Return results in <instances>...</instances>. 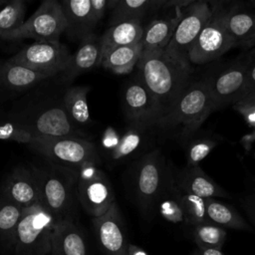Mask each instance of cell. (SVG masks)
<instances>
[{
	"label": "cell",
	"instance_id": "obj_1",
	"mask_svg": "<svg viewBox=\"0 0 255 255\" xmlns=\"http://www.w3.org/2000/svg\"><path fill=\"white\" fill-rule=\"evenodd\" d=\"M136 67L138 79L157 102L162 120L190 84V64L177 61L162 50L141 54Z\"/></svg>",
	"mask_w": 255,
	"mask_h": 255
},
{
	"label": "cell",
	"instance_id": "obj_2",
	"mask_svg": "<svg viewBox=\"0 0 255 255\" xmlns=\"http://www.w3.org/2000/svg\"><path fill=\"white\" fill-rule=\"evenodd\" d=\"M216 110L208 81L190 83L170 112L157 125L186 139L198 130L207 117Z\"/></svg>",
	"mask_w": 255,
	"mask_h": 255
},
{
	"label": "cell",
	"instance_id": "obj_3",
	"mask_svg": "<svg viewBox=\"0 0 255 255\" xmlns=\"http://www.w3.org/2000/svg\"><path fill=\"white\" fill-rule=\"evenodd\" d=\"M32 168L39 185L40 203L57 221H73L78 172L54 163Z\"/></svg>",
	"mask_w": 255,
	"mask_h": 255
},
{
	"label": "cell",
	"instance_id": "obj_4",
	"mask_svg": "<svg viewBox=\"0 0 255 255\" xmlns=\"http://www.w3.org/2000/svg\"><path fill=\"white\" fill-rule=\"evenodd\" d=\"M57 220L40 203L24 208L17 227L15 255H51Z\"/></svg>",
	"mask_w": 255,
	"mask_h": 255
},
{
	"label": "cell",
	"instance_id": "obj_5",
	"mask_svg": "<svg viewBox=\"0 0 255 255\" xmlns=\"http://www.w3.org/2000/svg\"><path fill=\"white\" fill-rule=\"evenodd\" d=\"M170 164L159 149L145 153L136 163L133 190L141 213L148 217L156 211V203L163 188Z\"/></svg>",
	"mask_w": 255,
	"mask_h": 255
},
{
	"label": "cell",
	"instance_id": "obj_6",
	"mask_svg": "<svg viewBox=\"0 0 255 255\" xmlns=\"http://www.w3.org/2000/svg\"><path fill=\"white\" fill-rule=\"evenodd\" d=\"M51 163L79 171L88 163H100L95 144L83 137H37L29 144Z\"/></svg>",
	"mask_w": 255,
	"mask_h": 255
},
{
	"label": "cell",
	"instance_id": "obj_7",
	"mask_svg": "<svg viewBox=\"0 0 255 255\" xmlns=\"http://www.w3.org/2000/svg\"><path fill=\"white\" fill-rule=\"evenodd\" d=\"M66 28L67 22L61 3L57 0H45L17 30L3 35L0 39L5 41L24 39L59 41L60 36L66 32Z\"/></svg>",
	"mask_w": 255,
	"mask_h": 255
},
{
	"label": "cell",
	"instance_id": "obj_8",
	"mask_svg": "<svg viewBox=\"0 0 255 255\" xmlns=\"http://www.w3.org/2000/svg\"><path fill=\"white\" fill-rule=\"evenodd\" d=\"M77 197L93 218L106 213L116 202L110 179L97 163H88L78 171Z\"/></svg>",
	"mask_w": 255,
	"mask_h": 255
},
{
	"label": "cell",
	"instance_id": "obj_9",
	"mask_svg": "<svg viewBox=\"0 0 255 255\" xmlns=\"http://www.w3.org/2000/svg\"><path fill=\"white\" fill-rule=\"evenodd\" d=\"M226 16L227 12L221 8H213L210 19L188 52L189 64L208 63L235 46L226 27Z\"/></svg>",
	"mask_w": 255,
	"mask_h": 255
},
{
	"label": "cell",
	"instance_id": "obj_10",
	"mask_svg": "<svg viewBox=\"0 0 255 255\" xmlns=\"http://www.w3.org/2000/svg\"><path fill=\"white\" fill-rule=\"evenodd\" d=\"M212 13L213 8L205 1H194L186 7L164 52L177 61L189 63L188 52Z\"/></svg>",
	"mask_w": 255,
	"mask_h": 255
},
{
	"label": "cell",
	"instance_id": "obj_11",
	"mask_svg": "<svg viewBox=\"0 0 255 255\" xmlns=\"http://www.w3.org/2000/svg\"><path fill=\"white\" fill-rule=\"evenodd\" d=\"M70 58V52L60 41H35L10 60L34 71L54 76L66 70Z\"/></svg>",
	"mask_w": 255,
	"mask_h": 255
},
{
	"label": "cell",
	"instance_id": "obj_12",
	"mask_svg": "<svg viewBox=\"0 0 255 255\" xmlns=\"http://www.w3.org/2000/svg\"><path fill=\"white\" fill-rule=\"evenodd\" d=\"M117 0H64L61 2L67 22L66 33L72 39L82 40L93 34L98 22Z\"/></svg>",
	"mask_w": 255,
	"mask_h": 255
},
{
	"label": "cell",
	"instance_id": "obj_13",
	"mask_svg": "<svg viewBox=\"0 0 255 255\" xmlns=\"http://www.w3.org/2000/svg\"><path fill=\"white\" fill-rule=\"evenodd\" d=\"M123 104L126 116L133 124L157 126L162 118L157 102L138 78L127 85Z\"/></svg>",
	"mask_w": 255,
	"mask_h": 255
},
{
	"label": "cell",
	"instance_id": "obj_14",
	"mask_svg": "<svg viewBox=\"0 0 255 255\" xmlns=\"http://www.w3.org/2000/svg\"><path fill=\"white\" fill-rule=\"evenodd\" d=\"M99 245L106 255H128V243L117 202L99 217L93 218Z\"/></svg>",
	"mask_w": 255,
	"mask_h": 255
},
{
	"label": "cell",
	"instance_id": "obj_15",
	"mask_svg": "<svg viewBox=\"0 0 255 255\" xmlns=\"http://www.w3.org/2000/svg\"><path fill=\"white\" fill-rule=\"evenodd\" d=\"M19 125L36 137H82V133L72 124L63 105L47 108L30 123Z\"/></svg>",
	"mask_w": 255,
	"mask_h": 255
},
{
	"label": "cell",
	"instance_id": "obj_16",
	"mask_svg": "<svg viewBox=\"0 0 255 255\" xmlns=\"http://www.w3.org/2000/svg\"><path fill=\"white\" fill-rule=\"evenodd\" d=\"M248 68L249 64L235 65L208 81L216 109L230 103L235 104L247 95Z\"/></svg>",
	"mask_w": 255,
	"mask_h": 255
},
{
	"label": "cell",
	"instance_id": "obj_17",
	"mask_svg": "<svg viewBox=\"0 0 255 255\" xmlns=\"http://www.w3.org/2000/svg\"><path fill=\"white\" fill-rule=\"evenodd\" d=\"M1 194L22 208L40 202L39 185L33 168L18 166L13 169L4 181Z\"/></svg>",
	"mask_w": 255,
	"mask_h": 255
},
{
	"label": "cell",
	"instance_id": "obj_18",
	"mask_svg": "<svg viewBox=\"0 0 255 255\" xmlns=\"http://www.w3.org/2000/svg\"><path fill=\"white\" fill-rule=\"evenodd\" d=\"M103 59L102 36L90 34L81 40L77 51L71 55L64 73L65 81L71 82L78 76L90 72L100 65Z\"/></svg>",
	"mask_w": 255,
	"mask_h": 255
},
{
	"label": "cell",
	"instance_id": "obj_19",
	"mask_svg": "<svg viewBox=\"0 0 255 255\" xmlns=\"http://www.w3.org/2000/svg\"><path fill=\"white\" fill-rule=\"evenodd\" d=\"M177 186L188 193L194 194L201 198H230V194L217 184L199 165L185 166L175 172Z\"/></svg>",
	"mask_w": 255,
	"mask_h": 255
},
{
	"label": "cell",
	"instance_id": "obj_20",
	"mask_svg": "<svg viewBox=\"0 0 255 255\" xmlns=\"http://www.w3.org/2000/svg\"><path fill=\"white\" fill-rule=\"evenodd\" d=\"M51 255H88L84 235L74 221H57L52 236Z\"/></svg>",
	"mask_w": 255,
	"mask_h": 255
},
{
	"label": "cell",
	"instance_id": "obj_21",
	"mask_svg": "<svg viewBox=\"0 0 255 255\" xmlns=\"http://www.w3.org/2000/svg\"><path fill=\"white\" fill-rule=\"evenodd\" d=\"M51 76L34 71L8 59L0 64V89L5 91H23L32 88Z\"/></svg>",
	"mask_w": 255,
	"mask_h": 255
},
{
	"label": "cell",
	"instance_id": "obj_22",
	"mask_svg": "<svg viewBox=\"0 0 255 255\" xmlns=\"http://www.w3.org/2000/svg\"><path fill=\"white\" fill-rule=\"evenodd\" d=\"M175 11V17L153 20L143 28V34L140 41L142 49L141 54L165 50L183 13V10Z\"/></svg>",
	"mask_w": 255,
	"mask_h": 255
},
{
	"label": "cell",
	"instance_id": "obj_23",
	"mask_svg": "<svg viewBox=\"0 0 255 255\" xmlns=\"http://www.w3.org/2000/svg\"><path fill=\"white\" fill-rule=\"evenodd\" d=\"M142 34L141 20H130L113 25L102 36L103 54L119 47L138 44Z\"/></svg>",
	"mask_w": 255,
	"mask_h": 255
},
{
	"label": "cell",
	"instance_id": "obj_24",
	"mask_svg": "<svg viewBox=\"0 0 255 255\" xmlns=\"http://www.w3.org/2000/svg\"><path fill=\"white\" fill-rule=\"evenodd\" d=\"M207 220L222 228H231L243 231H252L250 224L231 205L215 198L205 199Z\"/></svg>",
	"mask_w": 255,
	"mask_h": 255
},
{
	"label": "cell",
	"instance_id": "obj_25",
	"mask_svg": "<svg viewBox=\"0 0 255 255\" xmlns=\"http://www.w3.org/2000/svg\"><path fill=\"white\" fill-rule=\"evenodd\" d=\"M24 208L0 195V248L14 250L17 227Z\"/></svg>",
	"mask_w": 255,
	"mask_h": 255
},
{
	"label": "cell",
	"instance_id": "obj_26",
	"mask_svg": "<svg viewBox=\"0 0 255 255\" xmlns=\"http://www.w3.org/2000/svg\"><path fill=\"white\" fill-rule=\"evenodd\" d=\"M141 51L140 43L112 49L103 54L102 66L119 75L128 74L137 65Z\"/></svg>",
	"mask_w": 255,
	"mask_h": 255
},
{
	"label": "cell",
	"instance_id": "obj_27",
	"mask_svg": "<svg viewBox=\"0 0 255 255\" xmlns=\"http://www.w3.org/2000/svg\"><path fill=\"white\" fill-rule=\"evenodd\" d=\"M90 89L89 86H75L68 89L64 95L63 106L77 128L86 126L91 121L87 100Z\"/></svg>",
	"mask_w": 255,
	"mask_h": 255
},
{
	"label": "cell",
	"instance_id": "obj_28",
	"mask_svg": "<svg viewBox=\"0 0 255 255\" xmlns=\"http://www.w3.org/2000/svg\"><path fill=\"white\" fill-rule=\"evenodd\" d=\"M164 4L163 0H117L112 9L111 24L113 26L121 22L141 20L148 11L163 8Z\"/></svg>",
	"mask_w": 255,
	"mask_h": 255
},
{
	"label": "cell",
	"instance_id": "obj_29",
	"mask_svg": "<svg viewBox=\"0 0 255 255\" xmlns=\"http://www.w3.org/2000/svg\"><path fill=\"white\" fill-rule=\"evenodd\" d=\"M226 27L235 46L244 45L255 34V14L242 11H228Z\"/></svg>",
	"mask_w": 255,
	"mask_h": 255
},
{
	"label": "cell",
	"instance_id": "obj_30",
	"mask_svg": "<svg viewBox=\"0 0 255 255\" xmlns=\"http://www.w3.org/2000/svg\"><path fill=\"white\" fill-rule=\"evenodd\" d=\"M136 128L128 129L112 149L111 157L113 160H122L129 157L143 144L144 130L147 126L135 124Z\"/></svg>",
	"mask_w": 255,
	"mask_h": 255
},
{
	"label": "cell",
	"instance_id": "obj_31",
	"mask_svg": "<svg viewBox=\"0 0 255 255\" xmlns=\"http://www.w3.org/2000/svg\"><path fill=\"white\" fill-rule=\"evenodd\" d=\"M193 239L198 248L221 249L225 242L226 230L211 222H204L192 226Z\"/></svg>",
	"mask_w": 255,
	"mask_h": 255
},
{
	"label": "cell",
	"instance_id": "obj_32",
	"mask_svg": "<svg viewBox=\"0 0 255 255\" xmlns=\"http://www.w3.org/2000/svg\"><path fill=\"white\" fill-rule=\"evenodd\" d=\"M179 200L184 211L186 224L191 225L192 227L200 223L209 222L206 217L204 198L188 193L179 188Z\"/></svg>",
	"mask_w": 255,
	"mask_h": 255
},
{
	"label": "cell",
	"instance_id": "obj_33",
	"mask_svg": "<svg viewBox=\"0 0 255 255\" xmlns=\"http://www.w3.org/2000/svg\"><path fill=\"white\" fill-rule=\"evenodd\" d=\"M25 9L23 0H12L0 9V38L17 30L24 23Z\"/></svg>",
	"mask_w": 255,
	"mask_h": 255
},
{
	"label": "cell",
	"instance_id": "obj_34",
	"mask_svg": "<svg viewBox=\"0 0 255 255\" xmlns=\"http://www.w3.org/2000/svg\"><path fill=\"white\" fill-rule=\"evenodd\" d=\"M217 144L218 142L210 137H198L191 140L186 147V165H198Z\"/></svg>",
	"mask_w": 255,
	"mask_h": 255
},
{
	"label": "cell",
	"instance_id": "obj_35",
	"mask_svg": "<svg viewBox=\"0 0 255 255\" xmlns=\"http://www.w3.org/2000/svg\"><path fill=\"white\" fill-rule=\"evenodd\" d=\"M37 137L22 128L19 124L5 123L0 125V139L13 140L19 143H32Z\"/></svg>",
	"mask_w": 255,
	"mask_h": 255
},
{
	"label": "cell",
	"instance_id": "obj_36",
	"mask_svg": "<svg viewBox=\"0 0 255 255\" xmlns=\"http://www.w3.org/2000/svg\"><path fill=\"white\" fill-rule=\"evenodd\" d=\"M233 108L245 120V122L255 128V92H251L237 101Z\"/></svg>",
	"mask_w": 255,
	"mask_h": 255
},
{
	"label": "cell",
	"instance_id": "obj_37",
	"mask_svg": "<svg viewBox=\"0 0 255 255\" xmlns=\"http://www.w3.org/2000/svg\"><path fill=\"white\" fill-rule=\"evenodd\" d=\"M242 209L245 211L249 221L255 227V192H250L243 195L239 199Z\"/></svg>",
	"mask_w": 255,
	"mask_h": 255
},
{
	"label": "cell",
	"instance_id": "obj_38",
	"mask_svg": "<svg viewBox=\"0 0 255 255\" xmlns=\"http://www.w3.org/2000/svg\"><path fill=\"white\" fill-rule=\"evenodd\" d=\"M255 92V64L248 68V79H247V94Z\"/></svg>",
	"mask_w": 255,
	"mask_h": 255
},
{
	"label": "cell",
	"instance_id": "obj_39",
	"mask_svg": "<svg viewBox=\"0 0 255 255\" xmlns=\"http://www.w3.org/2000/svg\"><path fill=\"white\" fill-rule=\"evenodd\" d=\"M199 255H225L218 248H198Z\"/></svg>",
	"mask_w": 255,
	"mask_h": 255
},
{
	"label": "cell",
	"instance_id": "obj_40",
	"mask_svg": "<svg viewBox=\"0 0 255 255\" xmlns=\"http://www.w3.org/2000/svg\"><path fill=\"white\" fill-rule=\"evenodd\" d=\"M128 255H147L144 250L134 245H128Z\"/></svg>",
	"mask_w": 255,
	"mask_h": 255
},
{
	"label": "cell",
	"instance_id": "obj_41",
	"mask_svg": "<svg viewBox=\"0 0 255 255\" xmlns=\"http://www.w3.org/2000/svg\"><path fill=\"white\" fill-rule=\"evenodd\" d=\"M255 46V34L243 45L244 48H252Z\"/></svg>",
	"mask_w": 255,
	"mask_h": 255
},
{
	"label": "cell",
	"instance_id": "obj_42",
	"mask_svg": "<svg viewBox=\"0 0 255 255\" xmlns=\"http://www.w3.org/2000/svg\"><path fill=\"white\" fill-rule=\"evenodd\" d=\"M244 139H247V141H253V140H255V129H254L250 134H248L247 136H245Z\"/></svg>",
	"mask_w": 255,
	"mask_h": 255
},
{
	"label": "cell",
	"instance_id": "obj_43",
	"mask_svg": "<svg viewBox=\"0 0 255 255\" xmlns=\"http://www.w3.org/2000/svg\"><path fill=\"white\" fill-rule=\"evenodd\" d=\"M191 255H199V250H198V249L194 250V251L191 253Z\"/></svg>",
	"mask_w": 255,
	"mask_h": 255
},
{
	"label": "cell",
	"instance_id": "obj_44",
	"mask_svg": "<svg viewBox=\"0 0 255 255\" xmlns=\"http://www.w3.org/2000/svg\"><path fill=\"white\" fill-rule=\"evenodd\" d=\"M3 4V1H0V5H2Z\"/></svg>",
	"mask_w": 255,
	"mask_h": 255
},
{
	"label": "cell",
	"instance_id": "obj_45",
	"mask_svg": "<svg viewBox=\"0 0 255 255\" xmlns=\"http://www.w3.org/2000/svg\"><path fill=\"white\" fill-rule=\"evenodd\" d=\"M254 51H255V50H254Z\"/></svg>",
	"mask_w": 255,
	"mask_h": 255
}]
</instances>
